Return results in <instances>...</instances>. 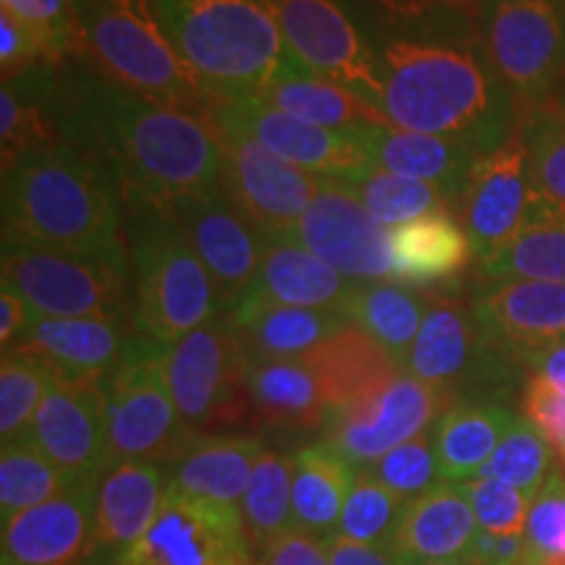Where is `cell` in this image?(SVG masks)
Wrapping results in <instances>:
<instances>
[{
    "mask_svg": "<svg viewBox=\"0 0 565 565\" xmlns=\"http://www.w3.org/2000/svg\"><path fill=\"white\" fill-rule=\"evenodd\" d=\"M47 105L61 139L110 175L124 210L175 207L221 189V139L210 116L95 74H68L47 87Z\"/></svg>",
    "mask_w": 565,
    "mask_h": 565,
    "instance_id": "obj_1",
    "label": "cell"
},
{
    "mask_svg": "<svg viewBox=\"0 0 565 565\" xmlns=\"http://www.w3.org/2000/svg\"><path fill=\"white\" fill-rule=\"evenodd\" d=\"M383 100L395 129L458 139L492 152L515 137V100L482 51L395 38L377 51Z\"/></svg>",
    "mask_w": 565,
    "mask_h": 565,
    "instance_id": "obj_2",
    "label": "cell"
},
{
    "mask_svg": "<svg viewBox=\"0 0 565 565\" xmlns=\"http://www.w3.org/2000/svg\"><path fill=\"white\" fill-rule=\"evenodd\" d=\"M124 221L110 175L63 139L3 168V244L129 259Z\"/></svg>",
    "mask_w": 565,
    "mask_h": 565,
    "instance_id": "obj_3",
    "label": "cell"
},
{
    "mask_svg": "<svg viewBox=\"0 0 565 565\" xmlns=\"http://www.w3.org/2000/svg\"><path fill=\"white\" fill-rule=\"evenodd\" d=\"M103 79L210 116L225 100L181 58L152 0H74V51Z\"/></svg>",
    "mask_w": 565,
    "mask_h": 565,
    "instance_id": "obj_4",
    "label": "cell"
},
{
    "mask_svg": "<svg viewBox=\"0 0 565 565\" xmlns=\"http://www.w3.org/2000/svg\"><path fill=\"white\" fill-rule=\"evenodd\" d=\"M168 38L217 95L257 97L294 68L286 40L259 0H152Z\"/></svg>",
    "mask_w": 565,
    "mask_h": 565,
    "instance_id": "obj_5",
    "label": "cell"
},
{
    "mask_svg": "<svg viewBox=\"0 0 565 565\" xmlns=\"http://www.w3.org/2000/svg\"><path fill=\"white\" fill-rule=\"evenodd\" d=\"M134 330L171 345L221 312L200 254L171 207H126Z\"/></svg>",
    "mask_w": 565,
    "mask_h": 565,
    "instance_id": "obj_6",
    "label": "cell"
},
{
    "mask_svg": "<svg viewBox=\"0 0 565 565\" xmlns=\"http://www.w3.org/2000/svg\"><path fill=\"white\" fill-rule=\"evenodd\" d=\"M166 343L134 333L105 374V414L113 461L175 463L196 437L181 419L166 377Z\"/></svg>",
    "mask_w": 565,
    "mask_h": 565,
    "instance_id": "obj_7",
    "label": "cell"
},
{
    "mask_svg": "<svg viewBox=\"0 0 565 565\" xmlns=\"http://www.w3.org/2000/svg\"><path fill=\"white\" fill-rule=\"evenodd\" d=\"M519 359L500 349L477 320L475 303L456 294H433L422 330L408 351L406 372L448 395L454 404H494Z\"/></svg>",
    "mask_w": 565,
    "mask_h": 565,
    "instance_id": "obj_8",
    "label": "cell"
},
{
    "mask_svg": "<svg viewBox=\"0 0 565 565\" xmlns=\"http://www.w3.org/2000/svg\"><path fill=\"white\" fill-rule=\"evenodd\" d=\"M3 286L19 294L38 315L134 324L129 259L3 244Z\"/></svg>",
    "mask_w": 565,
    "mask_h": 565,
    "instance_id": "obj_9",
    "label": "cell"
},
{
    "mask_svg": "<svg viewBox=\"0 0 565 565\" xmlns=\"http://www.w3.org/2000/svg\"><path fill=\"white\" fill-rule=\"evenodd\" d=\"M249 372V353L225 312L166 349L173 404L194 433L228 427L252 414Z\"/></svg>",
    "mask_w": 565,
    "mask_h": 565,
    "instance_id": "obj_10",
    "label": "cell"
},
{
    "mask_svg": "<svg viewBox=\"0 0 565 565\" xmlns=\"http://www.w3.org/2000/svg\"><path fill=\"white\" fill-rule=\"evenodd\" d=\"M479 34L494 76L529 110L565 76V0H484Z\"/></svg>",
    "mask_w": 565,
    "mask_h": 565,
    "instance_id": "obj_11",
    "label": "cell"
},
{
    "mask_svg": "<svg viewBox=\"0 0 565 565\" xmlns=\"http://www.w3.org/2000/svg\"><path fill=\"white\" fill-rule=\"evenodd\" d=\"M215 129L223 158L221 192L263 238H291L324 179L278 158L242 131L223 124Z\"/></svg>",
    "mask_w": 565,
    "mask_h": 565,
    "instance_id": "obj_12",
    "label": "cell"
},
{
    "mask_svg": "<svg viewBox=\"0 0 565 565\" xmlns=\"http://www.w3.org/2000/svg\"><path fill=\"white\" fill-rule=\"evenodd\" d=\"M456 212L479 259L492 257L526 228L557 215L534 192L521 131L475 162Z\"/></svg>",
    "mask_w": 565,
    "mask_h": 565,
    "instance_id": "obj_13",
    "label": "cell"
},
{
    "mask_svg": "<svg viewBox=\"0 0 565 565\" xmlns=\"http://www.w3.org/2000/svg\"><path fill=\"white\" fill-rule=\"evenodd\" d=\"M278 24L288 53L312 74L356 92L377 105L383 100L377 51L333 0H259Z\"/></svg>",
    "mask_w": 565,
    "mask_h": 565,
    "instance_id": "obj_14",
    "label": "cell"
},
{
    "mask_svg": "<svg viewBox=\"0 0 565 565\" xmlns=\"http://www.w3.org/2000/svg\"><path fill=\"white\" fill-rule=\"evenodd\" d=\"M252 561L242 511L189 498L168 484L147 534L118 565H233Z\"/></svg>",
    "mask_w": 565,
    "mask_h": 565,
    "instance_id": "obj_15",
    "label": "cell"
},
{
    "mask_svg": "<svg viewBox=\"0 0 565 565\" xmlns=\"http://www.w3.org/2000/svg\"><path fill=\"white\" fill-rule=\"evenodd\" d=\"M454 406L448 395L404 372L372 398L330 414L324 424V440L341 450L356 469H362L433 429Z\"/></svg>",
    "mask_w": 565,
    "mask_h": 565,
    "instance_id": "obj_16",
    "label": "cell"
},
{
    "mask_svg": "<svg viewBox=\"0 0 565 565\" xmlns=\"http://www.w3.org/2000/svg\"><path fill=\"white\" fill-rule=\"evenodd\" d=\"M103 380L58 370L26 435L71 479H100L113 466Z\"/></svg>",
    "mask_w": 565,
    "mask_h": 565,
    "instance_id": "obj_17",
    "label": "cell"
},
{
    "mask_svg": "<svg viewBox=\"0 0 565 565\" xmlns=\"http://www.w3.org/2000/svg\"><path fill=\"white\" fill-rule=\"evenodd\" d=\"M291 242L356 282L393 275L391 228L374 221L364 204L338 181H322V189L296 223Z\"/></svg>",
    "mask_w": 565,
    "mask_h": 565,
    "instance_id": "obj_18",
    "label": "cell"
},
{
    "mask_svg": "<svg viewBox=\"0 0 565 565\" xmlns=\"http://www.w3.org/2000/svg\"><path fill=\"white\" fill-rule=\"evenodd\" d=\"M210 118L215 124L246 134L278 158L294 162L296 168L320 175V179L345 181L374 168L351 129L335 131L296 121L254 97L217 105Z\"/></svg>",
    "mask_w": 565,
    "mask_h": 565,
    "instance_id": "obj_19",
    "label": "cell"
},
{
    "mask_svg": "<svg viewBox=\"0 0 565 565\" xmlns=\"http://www.w3.org/2000/svg\"><path fill=\"white\" fill-rule=\"evenodd\" d=\"M200 254L215 288L221 312H231L259 273L265 238L244 221L221 189L192 196L171 207Z\"/></svg>",
    "mask_w": 565,
    "mask_h": 565,
    "instance_id": "obj_20",
    "label": "cell"
},
{
    "mask_svg": "<svg viewBox=\"0 0 565 565\" xmlns=\"http://www.w3.org/2000/svg\"><path fill=\"white\" fill-rule=\"evenodd\" d=\"M97 484L74 479L55 498L3 521V565H79L95 534Z\"/></svg>",
    "mask_w": 565,
    "mask_h": 565,
    "instance_id": "obj_21",
    "label": "cell"
},
{
    "mask_svg": "<svg viewBox=\"0 0 565 565\" xmlns=\"http://www.w3.org/2000/svg\"><path fill=\"white\" fill-rule=\"evenodd\" d=\"M475 312L484 333L519 362L565 343V282L500 280L477 296Z\"/></svg>",
    "mask_w": 565,
    "mask_h": 565,
    "instance_id": "obj_22",
    "label": "cell"
},
{
    "mask_svg": "<svg viewBox=\"0 0 565 565\" xmlns=\"http://www.w3.org/2000/svg\"><path fill=\"white\" fill-rule=\"evenodd\" d=\"M168 492V471L152 461H113L97 484L95 534L84 561L118 565L152 526Z\"/></svg>",
    "mask_w": 565,
    "mask_h": 565,
    "instance_id": "obj_23",
    "label": "cell"
},
{
    "mask_svg": "<svg viewBox=\"0 0 565 565\" xmlns=\"http://www.w3.org/2000/svg\"><path fill=\"white\" fill-rule=\"evenodd\" d=\"M351 131L374 168L433 183L448 196L454 210L469 181L471 168L482 158V152L458 139L404 131L395 126H359Z\"/></svg>",
    "mask_w": 565,
    "mask_h": 565,
    "instance_id": "obj_24",
    "label": "cell"
},
{
    "mask_svg": "<svg viewBox=\"0 0 565 565\" xmlns=\"http://www.w3.org/2000/svg\"><path fill=\"white\" fill-rule=\"evenodd\" d=\"M359 282L345 278L291 238H265L259 273L244 296L280 307L328 309L349 317Z\"/></svg>",
    "mask_w": 565,
    "mask_h": 565,
    "instance_id": "obj_25",
    "label": "cell"
},
{
    "mask_svg": "<svg viewBox=\"0 0 565 565\" xmlns=\"http://www.w3.org/2000/svg\"><path fill=\"white\" fill-rule=\"evenodd\" d=\"M301 359L320 377L330 414L362 404L406 372L383 345L353 322Z\"/></svg>",
    "mask_w": 565,
    "mask_h": 565,
    "instance_id": "obj_26",
    "label": "cell"
},
{
    "mask_svg": "<svg viewBox=\"0 0 565 565\" xmlns=\"http://www.w3.org/2000/svg\"><path fill=\"white\" fill-rule=\"evenodd\" d=\"M134 324L89 320V317H45L32 309L24 335L13 349H24L63 372L105 377L118 364Z\"/></svg>",
    "mask_w": 565,
    "mask_h": 565,
    "instance_id": "obj_27",
    "label": "cell"
},
{
    "mask_svg": "<svg viewBox=\"0 0 565 565\" xmlns=\"http://www.w3.org/2000/svg\"><path fill=\"white\" fill-rule=\"evenodd\" d=\"M225 315L231 317L252 364L307 356L309 351H315L317 345L351 322L341 312L280 307V303L257 301L252 296H244Z\"/></svg>",
    "mask_w": 565,
    "mask_h": 565,
    "instance_id": "obj_28",
    "label": "cell"
},
{
    "mask_svg": "<svg viewBox=\"0 0 565 565\" xmlns=\"http://www.w3.org/2000/svg\"><path fill=\"white\" fill-rule=\"evenodd\" d=\"M265 443L252 435H200L171 466L168 484L189 498L242 511Z\"/></svg>",
    "mask_w": 565,
    "mask_h": 565,
    "instance_id": "obj_29",
    "label": "cell"
},
{
    "mask_svg": "<svg viewBox=\"0 0 565 565\" xmlns=\"http://www.w3.org/2000/svg\"><path fill=\"white\" fill-rule=\"evenodd\" d=\"M477 534V515L461 484L440 482L408 500L391 550L404 561H448L469 553Z\"/></svg>",
    "mask_w": 565,
    "mask_h": 565,
    "instance_id": "obj_30",
    "label": "cell"
},
{
    "mask_svg": "<svg viewBox=\"0 0 565 565\" xmlns=\"http://www.w3.org/2000/svg\"><path fill=\"white\" fill-rule=\"evenodd\" d=\"M471 254L475 246L448 210L391 228V278L416 288L445 286L458 278L469 267Z\"/></svg>",
    "mask_w": 565,
    "mask_h": 565,
    "instance_id": "obj_31",
    "label": "cell"
},
{
    "mask_svg": "<svg viewBox=\"0 0 565 565\" xmlns=\"http://www.w3.org/2000/svg\"><path fill=\"white\" fill-rule=\"evenodd\" d=\"M249 408L270 429H324L330 419L320 377L303 359L252 364Z\"/></svg>",
    "mask_w": 565,
    "mask_h": 565,
    "instance_id": "obj_32",
    "label": "cell"
},
{
    "mask_svg": "<svg viewBox=\"0 0 565 565\" xmlns=\"http://www.w3.org/2000/svg\"><path fill=\"white\" fill-rule=\"evenodd\" d=\"M254 100L270 105V108L286 113L296 121L322 126V129H359V126H391L385 113L372 105L356 92L341 87V84L322 79L296 63L286 74L259 92Z\"/></svg>",
    "mask_w": 565,
    "mask_h": 565,
    "instance_id": "obj_33",
    "label": "cell"
},
{
    "mask_svg": "<svg viewBox=\"0 0 565 565\" xmlns=\"http://www.w3.org/2000/svg\"><path fill=\"white\" fill-rule=\"evenodd\" d=\"M356 471L328 440L301 448L294 456V529L317 540L333 536Z\"/></svg>",
    "mask_w": 565,
    "mask_h": 565,
    "instance_id": "obj_34",
    "label": "cell"
},
{
    "mask_svg": "<svg viewBox=\"0 0 565 565\" xmlns=\"http://www.w3.org/2000/svg\"><path fill=\"white\" fill-rule=\"evenodd\" d=\"M515 416L503 404H458L435 424V450L440 479L461 484L475 479L490 461Z\"/></svg>",
    "mask_w": 565,
    "mask_h": 565,
    "instance_id": "obj_35",
    "label": "cell"
},
{
    "mask_svg": "<svg viewBox=\"0 0 565 565\" xmlns=\"http://www.w3.org/2000/svg\"><path fill=\"white\" fill-rule=\"evenodd\" d=\"M427 299L422 291L395 280L359 282L349 307V320L370 333L406 370L408 351L419 335Z\"/></svg>",
    "mask_w": 565,
    "mask_h": 565,
    "instance_id": "obj_36",
    "label": "cell"
},
{
    "mask_svg": "<svg viewBox=\"0 0 565 565\" xmlns=\"http://www.w3.org/2000/svg\"><path fill=\"white\" fill-rule=\"evenodd\" d=\"M242 521L252 550H263L294 529V456L265 448L242 500Z\"/></svg>",
    "mask_w": 565,
    "mask_h": 565,
    "instance_id": "obj_37",
    "label": "cell"
},
{
    "mask_svg": "<svg viewBox=\"0 0 565 565\" xmlns=\"http://www.w3.org/2000/svg\"><path fill=\"white\" fill-rule=\"evenodd\" d=\"M338 183H343L364 204L374 221L383 223L385 228H398V225L414 223L424 215H433V212L454 210L448 196L433 183L387 173L383 168H370V171Z\"/></svg>",
    "mask_w": 565,
    "mask_h": 565,
    "instance_id": "obj_38",
    "label": "cell"
},
{
    "mask_svg": "<svg viewBox=\"0 0 565 565\" xmlns=\"http://www.w3.org/2000/svg\"><path fill=\"white\" fill-rule=\"evenodd\" d=\"M479 267L492 280L565 282V212L526 228Z\"/></svg>",
    "mask_w": 565,
    "mask_h": 565,
    "instance_id": "obj_39",
    "label": "cell"
},
{
    "mask_svg": "<svg viewBox=\"0 0 565 565\" xmlns=\"http://www.w3.org/2000/svg\"><path fill=\"white\" fill-rule=\"evenodd\" d=\"M58 366L24 349L3 351L0 362V437L3 445L30 435L40 404L51 391Z\"/></svg>",
    "mask_w": 565,
    "mask_h": 565,
    "instance_id": "obj_40",
    "label": "cell"
},
{
    "mask_svg": "<svg viewBox=\"0 0 565 565\" xmlns=\"http://www.w3.org/2000/svg\"><path fill=\"white\" fill-rule=\"evenodd\" d=\"M74 482L30 437L3 445L0 454V519L30 511Z\"/></svg>",
    "mask_w": 565,
    "mask_h": 565,
    "instance_id": "obj_41",
    "label": "cell"
},
{
    "mask_svg": "<svg viewBox=\"0 0 565 565\" xmlns=\"http://www.w3.org/2000/svg\"><path fill=\"white\" fill-rule=\"evenodd\" d=\"M521 137L534 192L547 207L565 212V103H542L529 110Z\"/></svg>",
    "mask_w": 565,
    "mask_h": 565,
    "instance_id": "obj_42",
    "label": "cell"
},
{
    "mask_svg": "<svg viewBox=\"0 0 565 565\" xmlns=\"http://www.w3.org/2000/svg\"><path fill=\"white\" fill-rule=\"evenodd\" d=\"M406 503L408 500L387 490L366 466H362L356 471V482L345 500L335 534L349 536L362 545L391 550Z\"/></svg>",
    "mask_w": 565,
    "mask_h": 565,
    "instance_id": "obj_43",
    "label": "cell"
},
{
    "mask_svg": "<svg viewBox=\"0 0 565 565\" xmlns=\"http://www.w3.org/2000/svg\"><path fill=\"white\" fill-rule=\"evenodd\" d=\"M550 471H553V448L524 416H519L477 477L500 479L534 500L547 482Z\"/></svg>",
    "mask_w": 565,
    "mask_h": 565,
    "instance_id": "obj_44",
    "label": "cell"
},
{
    "mask_svg": "<svg viewBox=\"0 0 565 565\" xmlns=\"http://www.w3.org/2000/svg\"><path fill=\"white\" fill-rule=\"evenodd\" d=\"M366 469H370L387 490L401 494L404 500H414L419 498V494L429 492L433 487L443 482L435 450V427L416 435L414 440L393 448L391 454L380 458L377 463L366 466Z\"/></svg>",
    "mask_w": 565,
    "mask_h": 565,
    "instance_id": "obj_45",
    "label": "cell"
},
{
    "mask_svg": "<svg viewBox=\"0 0 565 565\" xmlns=\"http://www.w3.org/2000/svg\"><path fill=\"white\" fill-rule=\"evenodd\" d=\"M461 490L477 515L479 532L524 534L532 498L500 479L475 477L461 482Z\"/></svg>",
    "mask_w": 565,
    "mask_h": 565,
    "instance_id": "obj_46",
    "label": "cell"
},
{
    "mask_svg": "<svg viewBox=\"0 0 565 565\" xmlns=\"http://www.w3.org/2000/svg\"><path fill=\"white\" fill-rule=\"evenodd\" d=\"M0 9L38 38L45 66L74 51V0H0Z\"/></svg>",
    "mask_w": 565,
    "mask_h": 565,
    "instance_id": "obj_47",
    "label": "cell"
},
{
    "mask_svg": "<svg viewBox=\"0 0 565 565\" xmlns=\"http://www.w3.org/2000/svg\"><path fill=\"white\" fill-rule=\"evenodd\" d=\"M524 536L536 565L550 557H565V475L561 469L550 471L547 482L532 500Z\"/></svg>",
    "mask_w": 565,
    "mask_h": 565,
    "instance_id": "obj_48",
    "label": "cell"
},
{
    "mask_svg": "<svg viewBox=\"0 0 565 565\" xmlns=\"http://www.w3.org/2000/svg\"><path fill=\"white\" fill-rule=\"evenodd\" d=\"M521 408L524 419L545 437V443L555 454L565 450V395L555 391L540 374L526 380L524 393H521Z\"/></svg>",
    "mask_w": 565,
    "mask_h": 565,
    "instance_id": "obj_49",
    "label": "cell"
},
{
    "mask_svg": "<svg viewBox=\"0 0 565 565\" xmlns=\"http://www.w3.org/2000/svg\"><path fill=\"white\" fill-rule=\"evenodd\" d=\"M45 63L42 47L34 34L13 19L9 11L0 9V66H3V82L17 79L26 71Z\"/></svg>",
    "mask_w": 565,
    "mask_h": 565,
    "instance_id": "obj_50",
    "label": "cell"
},
{
    "mask_svg": "<svg viewBox=\"0 0 565 565\" xmlns=\"http://www.w3.org/2000/svg\"><path fill=\"white\" fill-rule=\"evenodd\" d=\"M257 565H330V555L324 540L291 529L259 553Z\"/></svg>",
    "mask_w": 565,
    "mask_h": 565,
    "instance_id": "obj_51",
    "label": "cell"
},
{
    "mask_svg": "<svg viewBox=\"0 0 565 565\" xmlns=\"http://www.w3.org/2000/svg\"><path fill=\"white\" fill-rule=\"evenodd\" d=\"M463 557L479 565H536V557L524 534L479 532Z\"/></svg>",
    "mask_w": 565,
    "mask_h": 565,
    "instance_id": "obj_52",
    "label": "cell"
},
{
    "mask_svg": "<svg viewBox=\"0 0 565 565\" xmlns=\"http://www.w3.org/2000/svg\"><path fill=\"white\" fill-rule=\"evenodd\" d=\"M324 547H328L330 565H404V557L395 555L393 550L362 545L341 534L328 536Z\"/></svg>",
    "mask_w": 565,
    "mask_h": 565,
    "instance_id": "obj_53",
    "label": "cell"
},
{
    "mask_svg": "<svg viewBox=\"0 0 565 565\" xmlns=\"http://www.w3.org/2000/svg\"><path fill=\"white\" fill-rule=\"evenodd\" d=\"M30 303L3 286V291H0V343H3V351H11L21 341L26 322H30Z\"/></svg>",
    "mask_w": 565,
    "mask_h": 565,
    "instance_id": "obj_54",
    "label": "cell"
},
{
    "mask_svg": "<svg viewBox=\"0 0 565 565\" xmlns=\"http://www.w3.org/2000/svg\"><path fill=\"white\" fill-rule=\"evenodd\" d=\"M526 370H532V374H540L545 377L555 391H561L565 395V343L563 345H553V349L532 353L526 356L524 362Z\"/></svg>",
    "mask_w": 565,
    "mask_h": 565,
    "instance_id": "obj_55",
    "label": "cell"
},
{
    "mask_svg": "<svg viewBox=\"0 0 565 565\" xmlns=\"http://www.w3.org/2000/svg\"><path fill=\"white\" fill-rule=\"evenodd\" d=\"M401 3L414 6V9H427V6H445V9H458V11H471L484 3V0H401Z\"/></svg>",
    "mask_w": 565,
    "mask_h": 565,
    "instance_id": "obj_56",
    "label": "cell"
},
{
    "mask_svg": "<svg viewBox=\"0 0 565 565\" xmlns=\"http://www.w3.org/2000/svg\"><path fill=\"white\" fill-rule=\"evenodd\" d=\"M404 565H479L469 557H448V561H404Z\"/></svg>",
    "mask_w": 565,
    "mask_h": 565,
    "instance_id": "obj_57",
    "label": "cell"
},
{
    "mask_svg": "<svg viewBox=\"0 0 565 565\" xmlns=\"http://www.w3.org/2000/svg\"><path fill=\"white\" fill-rule=\"evenodd\" d=\"M540 565H565V557H550V561H542Z\"/></svg>",
    "mask_w": 565,
    "mask_h": 565,
    "instance_id": "obj_58",
    "label": "cell"
},
{
    "mask_svg": "<svg viewBox=\"0 0 565 565\" xmlns=\"http://www.w3.org/2000/svg\"><path fill=\"white\" fill-rule=\"evenodd\" d=\"M233 565H257V561H242V563H233Z\"/></svg>",
    "mask_w": 565,
    "mask_h": 565,
    "instance_id": "obj_59",
    "label": "cell"
},
{
    "mask_svg": "<svg viewBox=\"0 0 565 565\" xmlns=\"http://www.w3.org/2000/svg\"><path fill=\"white\" fill-rule=\"evenodd\" d=\"M561 458H563V469H565V450L561 454Z\"/></svg>",
    "mask_w": 565,
    "mask_h": 565,
    "instance_id": "obj_60",
    "label": "cell"
},
{
    "mask_svg": "<svg viewBox=\"0 0 565 565\" xmlns=\"http://www.w3.org/2000/svg\"><path fill=\"white\" fill-rule=\"evenodd\" d=\"M563 103H565V100H563Z\"/></svg>",
    "mask_w": 565,
    "mask_h": 565,
    "instance_id": "obj_61",
    "label": "cell"
}]
</instances>
